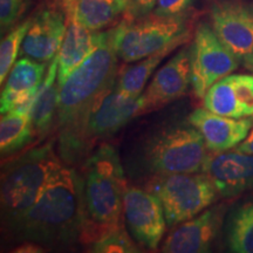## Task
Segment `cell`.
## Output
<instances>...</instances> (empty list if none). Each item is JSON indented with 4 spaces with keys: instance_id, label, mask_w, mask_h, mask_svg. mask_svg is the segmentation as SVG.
Listing matches in <instances>:
<instances>
[{
    "instance_id": "2e32d148",
    "label": "cell",
    "mask_w": 253,
    "mask_h": 253,
    "mask_svg": "<svg viewBox=\"0 0 253 253\" xmlns=\"http://www.w3.org/2000/svg\"><path fill=\"white\" fill-rule=\"evenodd\" d=\"M188 122L201 132L211 153L235 149L248 137L253 126V119L226 118L205 108L194 110L189 115Z\"/></svg>"
},
{
    "instance_id": "3957f363",
    "label": "cell",
    "mask_w": 253,
    "mask_h": 253,
    "mask_svg": "<svg viewBox=\"0 0 253 253\" xmlns=\"http://www.w3.org/2000/svg\"><path fill=\"white\" fill-rule=\"evenodd\" d=\"M81 243L93 245L107 233L125 226L123 199L126 186L121 158L115 148L101 144L81 171Z\"/></svg>"
},
{
    "instance_id": "4dcf8cb0",
    "label": "cell",
    "mask_w": 253,
    "mask_h": 253,
    "mask_svg": "<svg viewBox=\"0 0 253 253\" xmlns=\"http://www.w3.org/2000/svg\"><path fill=\"white\" fill-rule=\"evenodd\" d=\"M235 150L240 151V153H246V154H252L253 155V128L251 131L249 132L248 137L242 142L239 145H237Z\"/></svg>"
},
{
    "instance_id": "8fae6325",
    "label": "cell",
    "mask_w": 253,
    "mask_h": 253,
    "mask_svg": "<svg viewBox=\"0 0 253 253\" xmlns=\"http://www.w3.org/2000/svg\"><path fill=\"white\" fill-rule=\"evenodd\" d=\"M211 27L238 60L253 54V6L240 1H220L210 11Z\"/></svg>"
},
{
    "instance_id": "ffe728a7",
    "label": "cell",
    "mask_w": 253,
    "mask_h": 253,
    "mask_svg": "<svg viewBox=\"0 0 253 253\" xmlns=\"http://www.w3.org/2000/svg\"><path fill=\"white\" fill-rule=\"evenodd\" d=\"M189 40H179L171 45L164 47L163 49L158 50L147 58L138 60L136 61L135 65L129 66V67L122 68V71H119L118 78H116L115 88L120 93L129 97H134L137 99L143 94L149 78L153 75L155 69L160 65L161 61L170 54L172 50L178 48L179 46L184 45Z\"/></svg>"
},
{
    "instance_id": "6da1fadb",
    "label": "cell",
    "mask_w": 253,
    "mask_h": 253,
    "mask_svg": "<svg viewBox=\"0 0 253 253\" xmlns=\"http://www.w3.org/2000/svg\"><path fill=\"white\" fill-rule=\"evenodd\" d=\"M8 226L18 239L41 246L63 248L81 242V176L56 161L36 203Z\"/></svg>"
},
{
    "instance_id": "f546056e",
    "label": "cell",
    "mask_w": 253,
    "mask_h": 253,
    "mask_svg": "<svg viewBox=\"0 0 253 253\" xmlns=\"http://www.w3.org/2000/svg\"><path fill=\"white\" fill-rule=\"evenodd\" d=\"M156 2L157 0H131L130 11L126 12V13H131L135 17L150 13L154 11Z\"/></svg>"
},
{
    "instance_id": "4316f807",
    "label": "cell",
    "mask_w": 253,
    "mask_h": 253,
    "mask_svg": "<svg viewBox=\"0 0 253 253\" xmlns=\"http://www.w3.org/2000/svg\"><path fill=\"white\" fill-rule=\"evenodd\" d=\"M230 78L235 88L243 116L244 118L253 116V75L230 74Z\"/></svg>"
},
{
    "instance_id": "e0dca14e",
    "label": "cell",
    "mask_w": 253,
    "mask_h": 253,
    "mask_svg": "<svg viewBox=\"0 0 253 253\" xmlns=\"http://www.w3.org/2000/svg\"><path fill=\"white\" fill-rule=\"evenodd\" d=\"M47 63L28 56H23L14 63L1 90V114L32 104L46 78Z\"/></svg>"
},
{
    "instance_id": "5b68a950",
    "label": "cell",
    "mask_w": 253,
    "mask_h": 253,
    "mask_svg": "<svg viewBox=\"0 0 253 253\" xmlns=\"http://www.w3.org/2000/svg\"><path fill=\"white\" fill-rule=\"evenodd\" d=\"M112 32L119 59L125 62L138 61L176 41L191 38L184 15H161L155 12L138 17L125 13Z\"/></svg>"
},
{
    "instance_id": "e575fe53",
    "label": "cell",
    "mask_w": 253,
    "mask_h": 253,
    "mask_svg": "<svg viewBox=\"0 0 253 253\" xmlns=\"http://www.w3.org/2000/svg\"><path fill=\"white\" fill-rule=\"evenodd\" d=\"M252 118H253V116H252Z\"/></svg>"
},
{
    "instance_id": "d4e9b609",
    "label": "cell",
    "mask_w": 253,
    "mask_h": 253,
    "mask_svg": "<svg viewBox=\"0 0 253 253\" xmlns=\"http://www.w3.org/2000/svg\"><path fill=\"white\" fill-rule=\"evenodd\" d=\"M31 23L32 18H28L21 24L15 25L1 39V43H0V82L1 84H4L8 73L17 62V58L19 53L21 52L24 39Z\"/></svg>"
},
{
    "instance_id": "836d02e7",
    "label": "cell",
    "mask_w": 253,
    "mask_h": 253,
    "mask_svg": "<svg viewBox=\"0 0 253 253\" xmlns=\"http://www.w3.org/2000/svg\"><path fill=\"white\" fill-rule=\"evenodd\" d=\"M243 63H244V66L246 68H249L250 71L253 72V54L243 60Z\"/></svg>"
},
{
    "instance_id": "30bf717a",
    "label": "cell",
    "mask_w": 253,
    "mask_h": 253,
    "mask_svg": "<svg viewBox=\"0 0 253 253\" xmlns=\"http://www.w3.org/2000/svg\"><path fill=\"white\" fill-rule=\"evenodd\" d=\"M123 218L129 233L138 244L156 250L167 229L162 202L147 189L126 188L123 199Z\"/></svg>"
},
{
    "instance_id": "7402d4cb",
    "label": "cell",
    "mask_w": 253,
    "mask_h": 253,
    "mask_svg": "<svg viewBox=\"0 0 253 253\" xmlns=\"http://www.w3.org/2000/svg\"><path fill=\"white\" fill-rule=\"evenodd\" d=\"M125 14L116 0H75L71 20L91 32H100L118 24L119 17Z\"/></svg>"
},
{
    "instance_id": "ac0fdd59",
    "label": "cell",
    "mask_w": 253,
    "mask_h": 253,
    "mask_svg": "<svg viewBox=\"0 0 253 253\" xmlns=\"http://www.w3.org/2000/svg\"><path fill=\"white\" fill-rule=\"evenodd\" d=\"M60 97V84L58 81V61L55 56L48 66L46 78L39 93L34 97L30 109L31 125L33 136L42 138L48 134L56 123Z\"/></svg>"
},
{
    "instance_id": "603a6c76",
    "label": "cell",
    "mask_w": 253,
    "mask_h": 253,
    "mask_svg": "<svg viewBox=\"0 0 253 253\" xmlns=\"http://www.w3.org/2000/svg\"><path fill=\"white\" fill-rule=\"evenodd\" d=\"M226 242L231 252L253 253V202L242 205L232 213Z\"/></svg>"
},
{
    "instance_id": "d6986e66",
    "label": "cell",
    "mask_w": 253,
    "mask_h": 253,
    "mask_svg": "<svg viewBox=\"0 0 253 253\" xmlns=\"http://www.w3.org/2000/svg\"><path fill=\"white\" fill-rule=\"evenodd\" d=\"M100 32H91L71 20L55 59L58 61V81L61 84L71 73L90 54L96 46Z\"/></svg>"
},
{
    "instance_id": "7c38bea8",
    "label": "cell",
    "mask_w": 253,
    "mask_h": 253,
    "mask_svg": "<svg viewBox=\"0 0 253 253\" xmlns=\"http://www.w3.org/2000/svg\"><path fill=\"white\" fill-rule=\"evenodd\" d=\"M191 84L190 47L176 53L151 79L149 86L141 95L143 114L162 108L186 94Z\"/></svg>"
},
{
    "instance_id": "5bb4252c",
    "label": "cell",
    "mask_w": 253,
    "mask_h": 253,
    "mask_svg": "<svg viewBox=\"0 0 253 253\" xmlns=\"http://www.w3.org/2000/svg\"><path fill=\"white\" fill-rule=\"evenodd\" d=\"M67 27V15L56 5L40 9L32 17L20 53L38 61L49 62L59 52Z\"/></svg>"
},
{
    "instance_id": "8992f818",
    "label": "cell",
    "mask_w": 253,
    "mask_h": 253,
    "mask_svg": "<svg viewBox=\"0 0 253 253\" xmlns=\"http://www.w3.org/2000/svg\"><path fill=\"white\" fill-rule=\"evenodd\" d=\"M208 151L203 136L188 122L157 130L145 142L142 158L151 176L202 172Z\"/></svg>"
},
{
    "instance_id": "9c48e42d",
    "label": "cell",
    "mask_w": 253,
    "mask_h": 253,
    "mask_svg": "<svg viewBox=\"0 0 253 253\" xmlns=\"http://www.w3.org/2000/svg\"><path fill=\"white\" fill-rule=\"evenodd\" d=\"M190 59L191 86L196 96L201 99L214 82L236 71L239 61L207 23H201L196 28Z\"/></svg>"
},
{
    "instance_id": "52a82bcc",
    "label": "cell",
    "mask_w": 253,
    "mask_h": 253,
    "mask_svg": "<svg viewBox=\"0 0 253 253\" xmlns=\"http://www.w3.org/2000/svg\"><path fill=\"white\" fill-rule=\"evenodd\" d=\"M145 189L162 202L169 226L191 219L219 197L216 186L204 172L154 175Z\"/></svg>"
},
{
    "instance_id": "9a60e30c",
    "label": "cell",
    "mask_w": 253,
    "mask_h": 253,
    "mask_svg": "<svg viewBox=\"0 0 253 253\" xmlns=\"http://www.w3.org/2000/svg\"><path fill=\"white\" fill-rule=\"evenodd\" d=\"M224 207L208 209L181 223L164 240L161 251L166 253L208 252L223 223Z\"/></svg>"
},
{
    "instance_id": "1f68e13d",
    "label": "cell",
    "mask_w": 253,
    "mask_h": 253,
    "mask_svg": "<svg viewBox=\"0 0 253 253\" xmlns=\"http://www.w3.org/2000/svg\"><path fill=\"white\" fill-rule=\"evenodd\" d=\"M50 4L56 5L65 12L66 15H67V20L69 23V19H71V14L73 11V6L75 4V0H52Z\"/></svg>"
},
{
    "instance_id": "44dd1931",
    "label": "cell",
    "mask_w": 253,
    "mask_h": 253,
    "mask_svg": "<svg viewBox=\"0 0 253 253\" xmlns=\"http://www.w3.org/2000/svg\"><path fill=\"white\" fill-rule=\"evenodd\" d=\"M32 104L1 114L0 119V151L2 156L24 148L34 137L30 109Z\"/></svg>"
},
{
    "instance_id": "f1b7e54d",
    "label": "cell",
    "mask_w": 253,
    "mask_h": 253,
    "mask_svg": "<svg viewBox=\"0 0 253 253\" xmlns=\"http://www.w3.org/2000/svg\"><path fill=\"white\" fill-rule=\"evenodd\" d=\"M192 0H157L154 12L161 15H179L183 14Z\"/></svg>"
},
{
    "instance_id": "ba28073f",
    "label": "cell",
    "mask_w": 253,
    "mask_h": 253,
    "mask_svg": "<svg viewBox=\"0 0 253 253\" xmlns=\"http://www.w3.org/2000/svg\"><path fill=\"white\" fill-rule=\"evenodd\" d=\"M143 115L141 96L129 97L113 88L91 110L78 134L60 149L67 162H75L89 153L97 142L116 134L132 119Z\"/></svg>"
},
{
    "instance_id": "4fadbf2b",
    "label": "cell",
    "mask_w": 253,
    "mask_h": 253,
    "mask_svg": "<svg viewBox=\"0 0 253 253\" xmlns=\"http://www.w3.org/2000/svg\"><path fill=\"white\" fill-rule=\"evenodd\" d=\"M202 172L210 177L219 197H235L253 189V155L237 150L211 153Z\"/></svg>"
},
{
    "instance_id": "277c9868",
    "label": "cell",
    "mask_w": 253,
    "mask_h": 253,
    "mask_svg": "<svg viewBox=\"0 0 253 253\" xmlns=\"http://www.w3.org/2000/svg\"><path fill=\"white\" fill-rule=\"evenodd\" d=\"M58 160L53 145L48 143L31 148L2 166L0 198L6 223L36 203Z\"/></svg>"
},
{
    "instance_id": "7a4b0ae2",
    "label": "cell",
    "mask_w": 253,
    "mask_h": 253,
    "mask_svg": "<svg viewBox=\"0 0 253 253\" xmlns=\"http://www.w3.org/2000/svg\"><path fill=\"white\" fill-rule=\"evenodd\" d=\"M118 59L112 28L100 31L90 54L60 84L55 123L60 149L78 134L95 106L115 86Z\"/></svg>"
},
{
    "instance_id": "cb8c5ba5",
    "label": "cell",
    "mask_w": 253,
    "mask_h": 253,
    "mask_svg": "<svg viewBox=\"0 0 253 253\" xmlns=\"http://www.w3.org/2000/svg\"><path fill=\"white\" fill-rule=\"evenodd\" d=\"M203 101L204 108L217 115L233 119L244 118L230 75L214 82L205 93Z\"/></svg>"
},
{
    "instance_id": "d6a6232c",
    "label": "cell",
    "mask_w": 253,
    "mask_h": 253,
    "mask_svg": "<svg viewBox=\"0 0 253 253\" xmlns=\"http://www.w3.org/2000/svg\"><path fill=\"white\" fill-rule=\"evenodd\" d=\"M116 2H118L120 7L122 8V11L125 12H128L130 11L131 8V0H116Z\"/></svg>"
},
{
    "instance_id": "83f0119b",
    "label": "cell",
    "mask_w": 253,
    "mask_h": 253,
    "mask_svg": "<svg viewBox=\"0 0 253 253\" xmlns=\"http://www.w3.org/2000/svg\"><path fill=\"white\" fill-rule=\"evenodd\" d=\"M25 0H0V27L1 33L11 31L24 12Z\"/></svg>"
},
{
    "instance_id": "484cf974",
    "label": "cell",
    "mask_w": 253,
    "mask_h": 253,
    "mask_svg": "<svg viewBox=\"0 0 253 253\" xmlns=\"http://www.w3.org/2000/svg\"><path fill=\"white\" fill-rule=\"evenodd\" d=\"M134 239V238H132ZM126 233L125 226L107 233L91 245V252L116 253V252H137L135 243Z\"/></svg>"
}]
</instances>
